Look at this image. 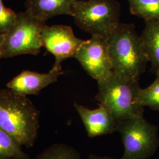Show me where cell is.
Here are the masks:
<instances>
[{
	"label": "cell",
	"mask_w": 159,
	"mask_h": 159,
	"mask_svg": "<svg viewBox=\"0 0 159 159\" xmlns=\"http://www.w3.org/2000/svg\"><path fill=\"white\" fill-rule=\"evenodd\" d=\"M40 111L27 96L0 89V127L22 146L32 148L38 137Z\"/></svg>",
	"instance_id": "cell-1"
},
{
	"label": "cell",
	"mask_w": 159,
	"mask_h": 159,
	"mask_svg": "<svg viewBox=\"0 0 159 159\" xmlns=\"http://www.w3.org/2000/svg\"><path fill=\"white\" fill-rule=\"evenodd\" d=\"M107 39L114 72L139 79L148 61L141 36L137 34L134 25L120 23Z\"/></svg>",
	"instance_id": "cell-2"
},
{
	"label": "cell",
	"mask_w": 159,
	"mask_h": 159,
	"mask_svg": "<svg viewBox=\"0 0 159 159\" xmlns=\"http://www.w3.org/2000/svg\"><path fill=\"white\" fill-rule=\"evenodd\" d=\"M95 99L106 106L117 121L143 116L144 107L139 102V79L117 74L113 71L106 79L97 81Z\"/></svg>",
	"instance_id": "cell-3"
},
{
	"label": "cell",
	"mask_w": 159,
	"mask_h": 159,
	"mask_svg": "<svg viewBox=\"0 0 159 159\" xmlns=\"http://www.w3.org/2000/svg\"><path fill=\"white\" fill-rule=\"evenodd\" d=\"M120 6L116 0H77L75 24L86 33L108 37L119 24Z\"/></svg>",
	"instance_id": "cell-4"
},
{
	"label": "cell",
	"mask_w": 159,
	"mask_h": 159,
	"mask_svg": "<svg viewBox=\"0 0 159 159\" xmlns=\"http://www.w3.org/2000/svg\"><path fill=\"white\" fill-rule=\"evenodd\" d=\"M46 23L27 12L17 14L15 24L6 34L1 47V58L23 54L37 55L43 47L42 31Z\"/></svg>",
	"instance_id": "cell-5"
},
{
	"label": "cell",
	"mask_w": 159,
	"mask_h": 159,
	"mask_svg": "<svg viewBox=\"0 0 159 159\" xmlns=\"http://www.w3.org/2000/svg\"><path fill=\"white\" fill-rule=\"evenodd\" d=\"M117 131L121 136L125 152L120 159H148L159 146L158 129L143 116L120 121Z\"/></svg>",
	"instance_id": "cell-6"
},
{
	"label": "cell",
	"mask_w": 159,
	"mask_h": 159,
	"mask_svg": "<svg viewBox=\"0 0 159 159\" xmlns=\"http://www.w3.org/2000/svg\"><path fill=\"white\" fill-rule=\"evenodd\" d=\"M75 58L87 74L97 81L106 79L113 71L107 37L92 35L90 39L84 41Z\"/></svg>",
	"instance_id": "cell-7"
},
{
	"label": "cell",
	"mask_w": 159,
	"mask_h": 159,
	"mask_svg": "<svg viewBox=\"0 0 159 159\" xmlns=\"http://www.w3.org/2000/svg\"><path fill=\"white\" fill-rule=\"evenodd\" d=\"M43 47L55 57V63L51 68L61 71V64L68 58H75L85 40L75 36L71 27L56 25L46 27L41 33Z\"/></svg>",
	"instance_id": "cell-8"
},
{
	"label": "cell",
	"mask_w": 159,
	"mask_h": 159,
	"mask_svg": "<svg viewBox=\"0 0 159 159\" xmlns=\"http://www.w3.org/2000/svg\"><path fill=\"white\" fill-rule=\"evenodd\" d=\"M74 107L79 114L89 137L107 135L117 131V123L110 110L104 105L100 104L97 109L90 110L74 103Z\"/></svg>",
	"instance_id": "cell-9"
},
{
	"label": "cell",
	"mask_w": 159,
	"mask_h": 159,
	"mask_svg": "<svg viewBox=\"0 0 159 159\" xmlns=\"http://www.w3.org/2000/svg\"><path fill=\"white\" fill-rule=\"evenodd\" d=\"M63 73L61 71L52 69L45 74L26 70L8 82L7 87L20 95H38L42 89L57 81L58 77Z\"/></svg>",
	"instance_id": "cell-10"
},
{
	"label": "cell",
	"mask_w": 159,
	"mask_h": 159,
	"mask_svg": "<svg viewBox=\"0 0 159 159\" xmlns=\"http://www.w3.org/2000/svg\"><path fill=\"white\" fill-rule=\"evenodd\" d=\"M76 1L77 0H26L25 11L46 23L49 18L59 15L73 17Z\"/></svg>",
	"instance_id": "cell-11"
},
{
	"label": "cell",
	"mask_w": 159,
	"mask_h": 159,
	"mask_svg": "<svg viewBox=\"0 0 159 159\" xmlns=\"http://www.w3.org/2000/svg\"><path fill=\"white\" fill-rule=\"evenodd\" d=\"M141 38L152 70L156 72L159 70V21H146Z\"/></svg>",
	"instance_id": "cell-12"
},
{
	"label": "cell",
	"mask_w": 159,
	"mask_h": 159,
	"mask_svg": "<svg viewBox=\"0 0 159 159\" xmlns=\"http://www.w3.org/2000/svg\"><path fill=\"white\" fill-rule=\"evenodd\" d=\"M17 140L0 127V159H31Z\"/></svg>",
	"instance_id": "cell-13"
},
{
	"label": "cell",
	"mask_w": 159,
	"mask_h": 159,
	"mask_svg": "<svg viewBox=\"0 0 159 159\" xmlns=\"http://www.w3.org/2000/svg\"><path fill=\"white\" fill-rule=\"evenodd\" d=\"M131 13L145 21H159V0H128Z\"/></svg>",
	"instance_id": "cell-14"
},
{
	"label": "cell",
	"mask_w": 159,
	"mask_h": 159,
	"mask_svg": "<svg viewBox=\"0 0 159 159\" xmlns=\"http://www.w3.org/2000/svg\"><path fill=\"white\" fill-rule=\"evenodd\" d=\"M34 159H81L79 152L64 144H54Z\"/></svg>",
	"instance_id": "cell-15"
},
{
	"label": "cell",
	"mask_w": 159,
	"mask_h": 159,
	"mask_svg": "<svg viewBox=\"0 0 159 159\" xmlns=\"http://www.w3.org/2000/svg\"><path fill=\"white\" fill-rule=\"evenodd\" d=\"M156 78L153 83L145 89H141L139 102L143 107L159 111V70L156 72Z\"/></svg>",
	"instance_id": "cell-16"
},
{
	"label": "cell",
	"mask_w": 159,
	"mask_h": 159,
	"mask_svg": "<svg viewBox=\"0 0 159 159\" xmlns=\"http://www.w3.org/2000/svg\"><path fill=\"white\" fill-rule=\"evenodd\" d=\"M17 14L11 9L6 8L2 0H0V33L6 34L15 24Z\"/></svg>",
	"instance_id": "cell-17"
},
{
	"label": "cell",
	"mask_w": 159,
	"mask_h": 159,
	"mask_svg": "<svg viewBox=\"0 0 159 159\" xmlns=\"http://www.w3.org/2000/svg\"><path fill=\"white\" fill-rule=\"evenodd\" d=\"M88 159H117L115 158H113L111 157H107V156H105V157H101V156H98L95 154H90L89 158Z\"/></svg>",
	"instance_id": "cell-18"
},
{
	"label": "cell",
	"mask_w": 159,
	"mask_h": 159,
	"mask_svg": "<svg viewBox=\"0 0 159 159\" xmlns=\"http://www.w3.org/2000/svg\"><path fill=\"white\" fill-rule=\"evenodd\" d=\"M3 37H4V34L0 33V59H1V47L3 41Z\"/></svg>",
	"instance_id": "cell-19"
}]
</instances>
